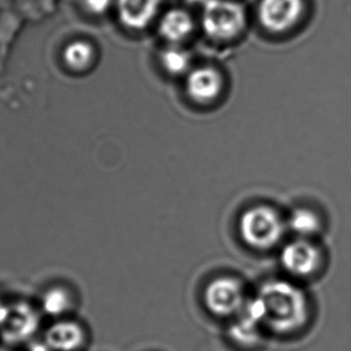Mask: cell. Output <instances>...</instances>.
<instances>
[{
  "label": "cell",
  "instance_id": "obj_1",
  "mask_svg": "<svg viewBox=\"0 0 351 351\" xmlns=\"http://www.w3.org/2000/svg\"><path fill=\"white\" fill-rule=\"evenodd\" d=\"M263 306V326L279 335H289L304 326L308 319L306 295L285 280H271L258 290Z\"/></svg>",
  "mask_w": 351,
  "mask_h": 351
},
{
  "label": "cell",
  "instance_id": "obj_2",
  "mask_svg": "<svg viewBox=\"0 0 351 351\" xmlns=\"http://www.w3.org/2000/svg\"><path fill=\"white\" fill-rule=\"evenodd\" d=\"M239 229L244 243L250 248L267 250L283 239L285 223L274 208L258 206L241 215Z\"/></svg>",
  "mask_w": 351,
  "mask_h": 351
},
{
  "label": "cell",
  "instance_id": "obj_3",
  "mask_svg": "<svg viewBox=\"0 0 351 351\" xmlns=\"http://www.w3.org/2000/svg\"><path fill=\"white\" fill-rule=\"evenodd\" d=\"M245 21L243 6L232 0H206L202 6V29L213 39H232L244 29Z\"/></svg>",
  "mask_w": 351,
  "mask_h": 351
},
{
  "label": "cell",
  "instance_id": "obj_4",
  "mask_svg": "<svg viewBox=\"0 0 351 351\" xmlns=\"http://www.w3.org/2000/svg\"><path fill=\"white\" fill-rule=\"evenodd\" d=\"M40 315L25 302L4 304L0 313V338L8 344L29 341L39 330Z\"/></svg>",
  "mask_w": 351,
  "mask_h": 351
},
{
  "label": "cell",
  "instance_id": "obj_5",
  "mask_svg": "<svg viewBox=\"0 0 351 351\" xmlns=\"http://www.w3.org/2000/svg\"><path fill=\"white\" fill-rule=\"evenodd\" d=\"M245 303L243 288L236 279L220 277L212 280L206 288V307L217 317L236 315Z\"/></svg>",
  "mask_w": 351,
  "mask_h": 351
},
{
  "label": "cell",
  "instance_id": "obj_6",
  "mask_svg": "<svg viewBox=\"0 0 351 351\" xmlns=\"http://www.w3.org/2000/svg\"><path fill=\"white\" fill-rule=\"evenodd\" d=\"M280 263L288 274L306 278L317 272L322 263V254L308 239H298L284 245Z\"/></svg>",
  "mask_w": 351,
  "mask_h": 351
},
{
  "label": "cell",
  "instance_id": "obj_7",
  "mask_svg": "<svg viewBox=\"0 0 351 351\" xmlns=\"http://www.w3.org/2000/svg\"><path fill=\"white\" fill-rule=\"evenodd\" d=\"M302 11V0H261L258 20L269 32L282 33L298 23Z\"/></svg>",
  "mask_w": 351,
  "mask_h": 351
},
{
  "label": "cell",
  "instance_id": "obj_8",
  "mask_svg": "<svg viewBox=\"0 0 351 351\" xmlns=\"http://www.w3.org/2000/svg\"><path fill=\"white\" fill-rule=\"evenodd\" d=\"M237 315V322L231 327V337L241 344H253L258 341L260 328L263 326V306L258 298L247 301Z\"/></svg>",
  "mask_w": 351,
  "mask_h": 351
},
{
  "label": "cell",
  "instance_id": "obj_9",
  "mask_svg": "<svg viewBox=\"0 0 351 351\" xmlns=\"http://www.w3.org/2000/svg\"><path fill=\"white\" fill-rule=\"evenodd\" d=\"M223 87V80L215 69L200 66L188 73L186 92L199 103H208L218 97Z\"/></svg>",
  "mask_w": 351,
  "mask_h": 351
},
{
  "label": "cell",
  "instance_id": "obj_10",
  "mask_svg": "<svg viewBox=\"0 0 351 351\" xmlns=\"http://www.w3.org/2000/svg\"><path fill=\"white\" fill-rule=\"evenodd\" d=\"M84 332L75 322H58L45 332V344L52 351H75L82 346Z\"/></svg>",
  "mask_w": 351,
  "mask_h": 351
},
{
  "label": "cell",
  "instance_id": "obj_11",
  "mask_svg": "<svg viewBox=\"0 0 351 351\" xmlns=\"http://www.w3.org/2000/svg\"><path fill=\"white\" fill-rule=\"evenodd\" d=\"M160 5V0H118L123 23L142 29L151 22Z\"/></svg>",
  "mask_w": 351,
  "mask_h": 351
},
{
  "label": "cell",
  "instance_id": "obj_12",
  "mask_svg": "<svg viewBox=\"0 0 351 351\" xmlns=\"http://www.w3.org/2000/svg\"><path fill=\"white\" fill-rule=\"evenodd\" d=\"M159 29L164 39L172 44H178L191 34L194 29V21L186 10L172 9L161 19Z\"/></svg>",
  "mask_w": 351,
  "mask_h": 351
},
{
  "label": "cell",
  "instance_id": "obj_13",
  "mask_svg": "<svg viewBox=\"0 0 351 351\" xmlns=\"http://www.w3.org/2000/svg\"><path fill=\"white\" fill-rule=\"evenodd\" d=\"M289 229L298 234V239H309L322 229V221L313 210L298 208L288 220Z\"/></svg>",
  "mask_w": 351,
  "mask_h": 351
},
{
  "label": "cell",
  "instance_id": "obj_14",
  "mask_svg": "<svg viewBox=\"0 0 351 351\" xmlns=\"http://www.w3.org/2000/svg\"><path fill=\"white\" fill-rule=\"evenodd\" d=\"M41 307L49 317H60L71 307V298L64 289H49L41 298Z\"/></svg>",
  "mask_w": 351,
  "mask_h": 351
},
{
  "label": "cell",
  "instance_id": "obj_15",
  "mask_svg": "<svg viewBox=\"0 0 351 351\" xmlns=\"http://www.w3.org/2000/svg\"><path fill=\"white\" fill-rule=\"evenodd\" d=\"M161 63L167 73L182 75L188 73L191 68V54L177 46H172L161 53Z\"/></svg>",
  "mask_w": 351,
  "mask_h": 351
},
{
  "label": "cell",
  "instance_id": "obj_16",
  "mask_svg": "<svg viewBox=\"0 0 351 351\" xmlns=\"http://www.w3.org/2000/svg\"><path fill=\"white\" fill-rule=\"evenodd\" d=\"M64 57L70 66L75 69L86 68L93 58V49L87 43L76 41L69 45Z\"/></svg>",
  "mask_w": 351,
  "mask_h": 351
},
{
  "label": "cell",
  "instance_id": "obj_17",
  "mask_svg": "<svg viewBox=\"0 0 351 351\" xmlns=\"http://www.w3.org/2000/svg\"><path fill=\"white\" fill-rule=\"evenodd\" d=\"M87 6L93 12H103L108 9L111 0H86Z\"/></svg>",
  "mask_w": 351,
  "mask_h": 351
}]
</instances>
